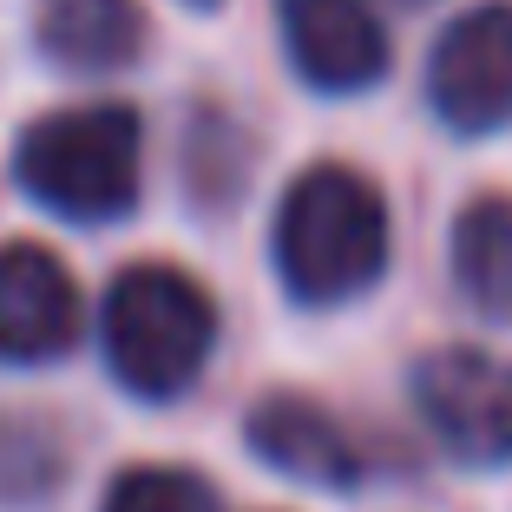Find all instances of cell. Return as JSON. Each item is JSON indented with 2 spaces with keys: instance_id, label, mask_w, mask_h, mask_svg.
<instances>
[{
  "instance_id": "obj_9",
  "label": "cell",
  "mask_w": 512,
  "mask_h": 512,
  "mask_svg": "<svg viewBox=\"0 0 512 512\" xmlns=\"http://www.w3.org/2000/svg\"><path fill=\"white\" fill-rule=\"evenodd\" d=\"M40 46L66 73H119L145 46V20L132 0H53L40 20Z\"/></svg>"
},
{
  "instance_id": "obj_6",
  "label": "cell",
  "mask_w": 512,
  "mask_h": 512,
  "mask_svg": "<svg viewBox=\"0 0 512 512\" xmlns=\"http://www.w3.org/2000/svg\"><path fill=\"white\" fill-rule=\"evenodd\" d=\"M296 73L322 92H362L388 73V33L368 0H276Z\"/></svg>"
},
{
  "instance_id": "obj_1",
  "label": "cell",
  "mask_w": 512,
  "mask_h": 512,
  "mask_svg": "<svg viewBox=\"0 0 512 512\" xmlns=\"http://www.w3.org/2000/svg\"><path fill=\"white\" fill-rule=\"evenodd\" d=\"M388 263V204L348 165H316L276 211V270L296 302H348Z\"/></svg>"
},
{
  "instance_id": "obj_5",
  "label": "cell",
  "mask_w": 512,
  "mask_h": 512,
  "mask_svg": "<svg viewBox=\"0 0 512 512\" xmlns=\"http://www.w3.org/2000/svg\"><path fill=\"white\" fill-rule=\"evenodd\" d=\"M427 106L460 138H486L512 125V7L486 0L434 40L427 60Z\"/></svg>"
},
{
  "instance_id": "obj_4",
  "label": "cell",
  "mask_w": 512,
  "mask_h": 512,
  "mask_svg": "<svg viewBox=\"0 0 512 512\" xmlns=\"http://www.w3.org/2000/svg\"><path fill=\"white\" fill-rule=\"evenodd\" d=\"M414 407L453 460L467 467L512 460V362L486 348H434L414 368Z\"/></svg>"
},
{
  "instance_id": "obj_12",
  "label": "cell",
  "mask_w": 512,
  "mask_h": 512,
  "mask_svg": "<svg viewBox=\"0 0 512 512\" xmlns=\"http://www.w3.org/2000/svg\"><path fill=\"white\" fill-rule=\"evenodd\" d=\"M191 7H211V0H191Z\"/></svg>"
},
{
  "instance_id": "obj_3",
  "label": "cell",
  "mask_w": 512,
  "mask_h": 512,
  "mask_svg": "<svg viewBox=\"0 0 512 512\" xmlns=\"http://www.w3.org/2000/svg\"><path fill=\"white\" fill-rule=\"evenodd\" d=\"M99 335H106V362L125 388L145 394V401H171L211 362L217 309L184 270L145 263V270H125L112 283Z\"/></svg>"
},
{
  "instance_id": "obj_7",
  "label": "cell",
  "mask_w": 512,
  "mask_h": 512,
  "mask_svg": "<svg viewBox=\"0 0 512 512\" xmlns=\"http://www.w3.org/2000/svg\"><path fill=\"white\" fill-rule=\"evenodd\" d=\"M79 335V289L66 263L40 243L0 250V362H53Z\"/></svg>"
},
{
  "instance_id": "obj_11",
  "label": "cell",
  "mask_w": 512,
  "mask_h": 512,
  "mask_svg": "<svg viewBox=\"0 0 512 512\" xmlns=\"http://www.w3.org/2000/svg\"><path fill=\"white\" fill-rule=\"evenodd\" d=\"M99 512H217V493L184 467H132L112 480Z\"/></svg>"
},
{
  "instance_id": "obj_10",
  "label": "cell",
  "mask_w": 512,
  "mask_h": 512,
  "mask_svg": "<svg viewBox=\"0 0 512 512\" xmlns=\"http://www.w3.org/2000/svg\"><path fill=\"white\" fill-rule=\"evenodd\" d=\"M453 276L486 322L512 316V197H473L453 224Z\"/></svg>"
},
{
  "instance_id": "obj_2",
  "label": "cell",
  "mask_w": 512,
  "mask_h": 512,
  "mask_svg": "<svg viewBox=\"0 0 512 512\" xmlns=\"http://www.w3.org/2000/svg\"><path fill=\"white\" fill-rule=\"evenodd\" d=\"M138 158L145 132L132 106H73L27 125L14 171L20 191L66 224H112L138 204Z\"/></svg>"
},
{
  "instance_id": "obj_8",
  "label": "cell",
  "mask_w": 512,
  "mask_h": 512,
  "mask_svg": "<svg viewBox=\"0 0 512 512\" xmlns=\"http://www.w3.org/2000/svg\"><path fill=\"white\" fill-rule=\"evenodd\" d=\"M250 447L270 460L276 473L302 486H355L362 480V447L342 434L329 407L302 401V394H270V401L250 414Z\"/></svg>"
}]
</instances>
